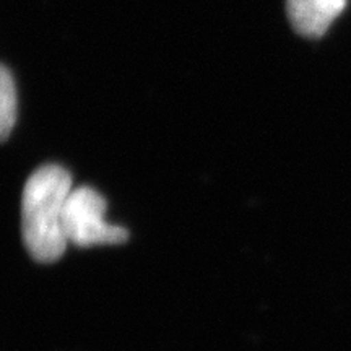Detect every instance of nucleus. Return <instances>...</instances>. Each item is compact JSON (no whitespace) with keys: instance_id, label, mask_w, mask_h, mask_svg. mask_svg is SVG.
<instances>
[{"instance_id":"4","label":"nucleus","mask_w":351,"mask_h":351,"mask_svg":"<svg viewBox=\"0 0 351 351\" xmlns=\"http://www.w3.org/2000/svg\"><path fill=\"white\" fill-rule=\"evenodd\" d=\"M19 116V96L15 78L3 64H0V143L10 137Z\"/></svg>"},{"instance_id":"1","label":"nucleus","mask_w":351,"mask_h":351,"mask_svg":"<svg viewBox=\"0 0 351 351\" xmlns=\"http://www.w3.org/2000/svg\"><path fill=\"white\" fill-rule=\"evenodd\" d=\"M72 189V176L59 165H44L26 181L21 195V234L34 261L52 263L64 256L69 245L64 213Z\"/></svg>"},{"instance_id":"3","label":"nucleus","mask_w":351,"mask_h":351,"mask_svg":"<svg viewBox=\"0 0 351 351\" xmlns=\"http://www.w3.org/2000/svg\"><path fill=\"white\" fill-rule=\"evenodd\" d=\"M348 0H287L289 23L304 38H320L341 15Z\"/></svg>"},{"instance_id":"2","label":"nucleus","mask_w":351,"mask_h":351,"mask_svg":"<svg viewBox=\"0 0 351 351\" xmlns=\"http://www.w3.org/2000/svg\"><path fill=\"white\" fill-rule=\"evenodd\" d=\"M64 230L69 243L91 245L122 244L129 239V231L108 223L106 200L93 187L72 189L64 213Z\"/></svg>"}]
</instances>
